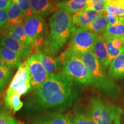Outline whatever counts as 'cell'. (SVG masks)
<instances>
[{"label": "cell", "instance_id": "cell-1", "mask_svg": "<svg viewBox=\"0 0 124 124\" xmlns=\"http://www.w3.org/2000/svg\"><path fill=\"white\" fill-rule=\"evenodd\" d=\"M78 83L61 72L49 75L42 85L33 91L26 100V108L32 113L70 108L79 95Z\"/></svg>", "mask_w": 124, "mask_h": 124}, {"label": "cell", "instance_id": "cell-2", "mask_svg": "<svg viewBox=\"0 0 124 124\" xmlns=\"http://www.w3.org/2000/svg\"><path fill=\"white\" fill-rule=\"evenodd\" d=\"M49 35L43 45V49L55 55L70 40L77 27L72 24V15L62 9H58L49 18Z\"/></svg>", "mask_w": 124, "mask_h": 124}, {"label": "cell", "instance_id": "cell-3", "mask_svg": "<svg viewBox=\"0 0 124 124\" xmlns=\"http://www.w3.org/2000/svg\"><path fill=\"white\" fill-rule=\"evenodd\" d=\"M84 63L93 81V86L108 95L116 96L120 93L118 86L108 77L103 67L91 51L77 55Z\"/></svg>", "mask_w": 124, "mask_h": 124}, {"label": "cell", "instance_id": "cell-4", "mask_svg": "<svg viewBox=\"0 0 124 124\" xmlns=\"http://www.w3.org/2000/svg\"><path fill=\"white\" fill-rule=\"evenodd\" d=\"M59 58L62 62L61 72L63 75L78 84L93 86L89 71L77 55L66 49Z\"/></svg>", "mask_w": 124, "mask_h": 124}, {"label": "cell", "instance_id": "cell-5", "mask_svg": "<svg viewBox=\"0 0 124 124\" xmlns=\"http://www.w3.org/2000/svg\"><path fill=\"white\" fill-rule=\"evenodd\" d=\"M89 112L96 124H120L122 110L113 104H106L99 97H94L89 103Z\"/></svg>", "mask_w": 124, "mask_h": 124}, {"label": "cell", "instance_id": "cell-6", "mask_svg": "<svg viewBox=\"0 0 124 124\" xmlns=\"http://www.w3.org/2000/svg\"><path fill=\"white\" fill-rule=\"evenodd\" d=\"M23 24L27 36L33 43L35 52L41 50L48 37L47 24L44 18L30 14L24 17Z\"/></svg>", "mask_w": 124, "mask_h": 124}, {"label": "cell", "instance_id": "cell-7", "mask_svg": "<svg viewBox=\"0 0 124 124\" xmlns=\"http://www.w3.org/2000/svg\"><path fill=\"white\" fill-rule=\"evenodd\" d=\"M98 36L89 29L85 28H78L74 31L70 39V43L67 49L75 55L90 51Z\"/></svg>", "mask_w": 124, "mask_h": 124}, {"label": "cell", "instance_id": "cell-8", "mask_svg": "<svg viewBox=\"0 0 124 124\" xmlns=\"http://www.w3.org/2000/svg\"><path fill=\"white\" fill-rule=\"evenodd\" d=\"M30 78V91L37 89L49 77L44 66L35 54L29 56L25 60Z\"/></svg>", "mask_w": 124, "mask_h": 124}, {"label": "cell", "instance_id": "cell-9", "mask_svg": "<svg viewBox=\"0 0 124 124\" xmlns=\"http://www.w3.org/2000/svg\"><path fill=\"white\" fill-rule=\"evenodd\" d=\"M30 78L25 61L21 63L9 85L6 93H16L20 96L30 91Z\"/></svg>", "mask_w": 124, "mask_h": 124}, {"label": "cell", "instance_id": "cell-10", "mask_svg": "<svg viewBox=\"0 0 124 124\" xmlns=\"http://www.w3.org/2000/svg\"><path fill=\"white\" fill-rule=\"evenodd\" d=\"M44 66L48 75L59 73L62 71V64L59 58L45 51L40 50L34 54Z\"/></svg>", "mask_w": 124, "mask_h": 124}, {"label": "cell", "instance_id": "cell-11", "mask_svg": "<svg viewBox=\"0 0 124 124\" xmlns=\"http://www.w3.org/2000/svg\"><path fill=\"white\" fill-rule=\"evenodd\" d=\"M0 44L15 52L19 56L21 60L27 58L34 52V49L32 46L17 41L7 36H2Z\"/></svg>", "mask_w": 124, "mask_h": 124}, {"label": "cell", "instance_id": "cell-12", "mask_svg": "<svg viewBox=\"0 0 124 124\" xmlns=\"http://www.w3.org/2000/svg\"><path fill=\"white\" fill-rule=\"evenodd\" d=\"M54 0H30L31 14L46 17L58 10Z\"/></svg>", "mask_w": 124, "mask_h": 124}, {"label": "cell", "instance_id": "cell-13", "mask_svg": "<svg viewBox=\"0 0 124 124\" xmlns=\"http://www.w3.org/2000/svg\"><path fill=\"white\" fill-rule=\"evenodd\" d=\"M30 124H72V122L67 114L55 112L36 117Z\"/></svg>", "mask_w": 124, "mask_h": 124}, {"label": "cell", "instance_id": "cell-14", "mask_svg": "<svg viewBox=\"0 0 124 124\" xmlns=\"http://www.w3.org/2000/svg\"><path fill=\"white\" fill-rule=\"evenodd\" d=\"M100 13L86 8L72 15V24L75 27L87 28L98 16Z\"/></svg>", "mask_w": 124, "mask_h": 124}, {"label": "cell", "instance_id": "cell-15", "mask_svg": "<svg viewBox=\"0 0 124 124\" xmlns=\"http://www.w3.org/2000/svg\"><path fill=\"white\" fill-rule=\"evenodd\" d=\"M0 35L2 36H7L10 37L17 41L24 43V44L29 45L33 48V43L32 41L27 36V34L25 32L23 22L21 24L15 26V27H10L8 28H3L0 32ZM35 51V49H34Z\"/></svg>", "mask_w": 124, "mask_h": 124}, {"label": "cell", "instance_id": "cell-16", "mask_svg": "<svg viewBox=\"0 0 124 124\" xmlns=\"http://www.w3.org/2000/svg\"><path fill=\"white\" fill-rule=\"evenodd\" d=\"M91 51L105 68L108 66V55L103 34L98 35Z\"/></svg>", "mask_w": 124, "mask_h": 124}, {"label": "cell", "instance_id": "cell-17", "mask_svg": "<svg viewBox=\"0 0 124 124\" xmlns=\"http://www.w3.org/2000/svg\"><path fill=\"white\" fill-rule=\"evenodd\" d=\"M24 18L22 12L18 6L13 1H11L7 10V21L3 28L15 27L21 24Z\"/></svg>", "mask_w": 124, "mask_h": 124}, {"label": "cell", "instance_id": "cell-18", "mask_svg": "<svg viewBox=\"0 0 124 124\" xmlns=\"http://www.w3.org/2000/svg\"><path fill=\"white\" fill-rule=\"evenodd\" d=\"M0 58L8 67L11 69L18 68L22 63V60L13 51L0 44Z\"/></svg>", "mask_w": 124, "mask_h": 124}, {"label": "cell", "instance_id": "cell-19", "mask_svg": "<svg viewBox=\"0 0 124 124\" xmlns=\"http://www.w3.org/2000/svg\"><path fill=\"white\" fill-rule=\"evenodd\" d=\"M87 2V0H63L57 2L56 7L58 9H62L72 15L86 9Z\"/></svg>", "mask_w": 124, "mask_h": 124}, {"label": "cell", "instance_id": "cell-20", "mask_svg": "<svg viewBox=\"0 0 124 124\" xmlns=\"http://www.w3.org/2000/svg\"><path fill=\"white\" fill-rule=\"evenodd\" d=\"M108 76L116 79H124V52L114 59L108 70Z\"/></svg>", "mask_w": 124, "mask_h": 124}, {"label": "cell", "instance_id": "cell-21", "mask_svg": "<svg viewBox=\"0 0 124 124\" xmlns=\"http://www.w3.org/2000/svg\"><path fill=\"white\" fill-rule=\"evenodd\" d=\"M108 25V24L105 16V12H103L100 13L96 19L87 27V29L97 35H101L103 34Z\"/></svg>", "mask_w": 124, "mask_h": 124}, {"label": "cell", "instance_id": "cell-22", "mask_svg": "<svg viewBox=\"0 0 124 124\" xmlns=\"http://www.w3.org/2000/svg\"><path fill=\"white\" fill-rule=\"evenodd\" d=\"M20 96L16 93H12L10 94L6 93L4 97L5 105L9 110L13 111L14 113L18 111L23 108V103L20 100Z\"/></svg>", "mask_w": 124, "mask_h": 124}, {"label": "cell", "instance_id": "cell-23", "mask_svg": "<svg viewBox=\"0 0 124 124\" xmlns=\"http://www.w3.org/2000/svg\"><path fill=\"white\" fill-rule=\"evenodd\" d=\"M105 12L118 17H124V1L120 0H108Z\"/></svg>", "mask_w": 124, "mask_h": 124}, {"label": "cell", "instance_id": "cell-24", "mask_svg": "<svg viewBox=\"0 0 124 124\" xmlns=\"http://www.w3.org/2000/svg\"><path fill=\"white\" fill-rule=\"evenodd\" d=\"M72 122V124H96L87 110L77 111Z\"/></svg>", "mask_w": 124, "mask_h": 124}, {"label": "cell", "instance_id": "cell-25", "mask_svg": "<svg viewBox=\"0 0 124 124\" xmlns=\"http://www.w3.org/2000/svg\"><path fill=\"white\" fill-rule=\"evenodd\" d=\"M103 35L108 36L118 37L124 40V21L113 25H108Z\"/></svg>", "mask_w": 124, "mask_h": 124}, {"label": "cell", "instance_id": "cell-26", "mask_svg": "<svg viewBox=\"0 0 124 124\" xmlns=\"http://www.w3.org/2000/svg\"><path fill=\"white\" fill-rule=\"evenodd\" d=\"M104 36L105 39V43H106V46L107 52H108V66H109L111 61H112L114 59H115L116 57H117L118 56L120 55V54L123 53V52H122L121 51L117 49L116 47H114V46H113V45L112 44V43H111V41L108 38V37H107L105 35Z\"/></svg>", "mask_w": 124, "mask_h": 124}, {"label": "cell", "instance_id": "cell-27", "mask_svg": "<svg viewBox=\"0 0 124 124\" xmlns=\"http://www.w3.org/2000/svg\"><path fill=\"white\" fill-rule=\"evenodd\" d=\"M12 69H0V94H2L12 78Z\"/></svg>", "mask_w": 124, "mask_h": 124}, {"label": "cell", "instance_id": "cell-28", "mask_svg": "<svg viewBox=\"0 0 124 124\" xmlns=\"http://www.w3.org/2000/svg\"><path fill=\"white\" fill-rule=\"evenodd\" d=\"M108 0H87L86 8L101 13L105 12Z\"/></svg>", "mask_w": 124, "mask_h": 124}, {"label": "cell", "instance_id": "cell-29", "mask_svg": "<svg viewBox=\"0 0 124 124\" xmlns=\"http://www.w3.org/2000/svg\"><path fill=\"white\" fill-rule=\"evenodd\" d=\"M18 6L25 16L30 15V0H12Z\"/></svg>", "mask_w": 124, "mask_h": 124}, {"label": "cell", "instance_id": "cell-30", "mask_svg": "<svg viewBox=\"0 0 124 124\" xmlns=\"http://www.w3.org/2000/svg\"><path fill=\"white\" fill-rule=\"evenodd\" d=\"M0 124H18V121L0 108Z\"/></svg>", "mask_w": 124, "mask_h": 124}, {"label": "cell", "instance_id": "cell-31", "mask_svg": "<svg viewBox=\"0 0 124 124\" xmlns=\"http://www.w3.org/2000/svg\"><path fill=\"white\" fill-rule=\"evenodd\" d=\"M106 36L108 37L114 47L121 51L122 52H124V40L118 37L108 36Z\"/></svg>", "mask_w": 124, "mask_h": 124}, {"label": "cell", "instance_id": "cell-32", "mask_svg": "<svg viewBox=\"0 0 124 124\" xmlns=\"http://www.w3.org/2000/svg\"><path fill=\"white\" fill-rule=\"evenodd\" d=\"M105 16H106V19L108 20V25H113L118 24V23L124 21V16L118 17L113 14L108 13L106 12H105Z\"/></svg>", "mask_w": 124, "mask_h": 124}, {"label": "cell", "instance_id": "cell-33", "mask_svg": "<svg viewBox=\"0 0 124 124\" xmlns=\"http://www.w3.org/2000/svg\"><path fill=\"white\" fill-rule=\"evenodd\" d=\"M7 21V10L0 9V32Z\"/></svg>", "mask_w": 124, "mask_h": 124}, {"label": "cell", "instance_id": "cell-34", "mask_svg": "<svg viewBox=\"0 0 124 124\" xmlns=\"http://www.w3.org/2000/svg\"><path fill=\"white\" fill-rule=\"evenodd\" d=\"M12 0H0V9L8 10Z\"/></svg>", "mask_w": 124, "mask_h": 124}, {"label": "cell", "instance_id": "cell-35", "mask_svg": "<svg viewBox=\"0 0 124 124\" xmlns=\"http://www.w3.org/2000/svg\"><path fill=\"white\" fill-rule=\"evenodd\" d=\"M0 69H11L10 68L8 67L7 65H6L4 63V62L2 61V59L0 58ZM13 70V69H12Z\"/></svg>", "mask_w": 124, "mask_h": 124}, {"label": "cell", "instance_id": "cell-36", "mask_svg": "<svg viewBox=\"0 0 124 124\" xmlns=\"http://www.w3.org/2000/svg\"><path fill=\"white\" fill-rule=\"evenodd\" d=\"M120 124H124V121H122V122H121Z\"/></svg>", "mask_w": 124, "mask_h": 124}, {"label": "cell", "instance_id": "cell-37", "mask_svg": "<svg viewBox=\"0 0 124 124\" xmlns=\"http://www.w3.org/2000/svg\"><path fill=\"white\" fill-rule=\"evenodd\" d=\"M18 124H24L21 123V122H18Z\"/></svg>", "mask_w": 124, "mask_h": 124}, {"label": "cell", "instance_id": "cell-38", "mask_svg": "<svg viewBox=\"0 0 124 124\" xmlns=\"http://www.w3.org/2000/svg\"><path fill=\"white\" fill-rule=\"evenodd\" d=\"M54 1H59V0H54Z\"/></svg>", "mask_w": 124, "mask_h": 124}, {"label": "cell", "instance_id": "cell-39", "mask_svg": "<svg viewBox=\"0 0 124 124\" xmlns=\"http://www.w3.org/2000/svg\"><path fill=\"white\" fill-rule=\"evenodd\" d=\"M121 1H124V0H121Z\"/></svg>", "mask_w": 124, "mask_h": 124}]
</instances>
